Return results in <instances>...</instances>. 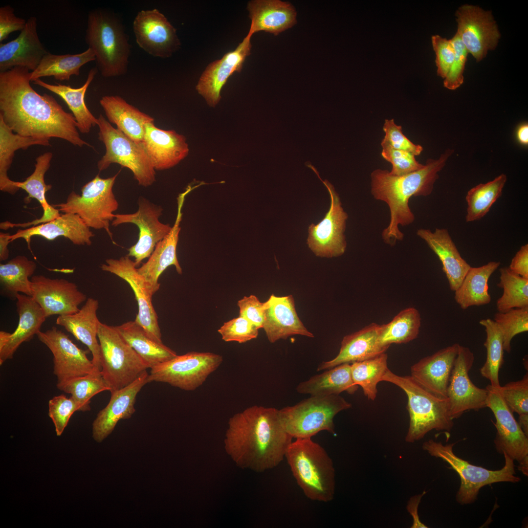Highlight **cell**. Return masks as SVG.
Segmentation results:
<instances>
[{"label": "cell", "instance_id": "cell-1", "mask_svg": "<svg viewBox=\"0 0 528 528\" xmlns=\"http://www.w3.org/2000/svg\"><path fill=\"white\" fill-rule=\"evenodd\" d=\"M30 74L21 66L0 72V116L6 125L23 136L58 138L80 147H91L81 138L72 114L51 95L33 88Z\"/></svg>", "mask_w": 528, "mask_h": 528}, {"label": "cell", "instance_id": "cell-2", "mask_svg": "<svg viewBox=\"0 0 528 528\" xmlns=\"http://www.w3.org/2000/svg\"><path fill=\"white\" fill-rule=\"evenodd\" d=\"M224 449L242 469L263 472L278 466L285 458L293 438L281 422L279 410L252 406L230 418Z\"/></svg>", "mask_w": 528, "mask_h": 528}, {"label": "cell", "instance_id": "cell-3", "mask_svg": "<svg viewBox=\"0 0 528 528\" xmlns=\"http://www.w3.org/2000/svg\"><path fill=\"white\" fill-rule=\"evenodd\" d=\"M453 150H447L437 159H429L421 169L402 176H395L380 169L371 174V193L376 200L386 202L390 212L388 226L382 233L384 241L390 245L403 239L398 228L412 223L415 216L409 206L412 197L427 196L431 194L440 172Z\"/></svg>", "mask_w": 528, "mask_h": 528}, {"label": "cell", "instance_id": "cell-4", "mask_svg": "<svg viewBox=\"0 0 528 528\" xmlns=\"http://www.w3.org/2000/svg\"><path fill=\"white\" fill-rule=\"evenodd\" d=\"M86 42L93 52L97 69L104 77L127 73L131 45L124 26L115 14L99 8L88 17Z\"/></svg>", "mask_w": 528, "mask_h": 528}, {"label": "cell", "instance_id": "cell-5", "mask_svg": "<svg viewBox=\"0 0 528 528\" xmlns=\"http://www.w3.org/2000/svg\"><path fill=\"white\" fill-rule=\"evenodd\" d=\"M297 484L309 499L327 503L334 498L335 469L325 449L311 438L296 439L285 455Z\"/></svg>", "mask_w": 528, "mask_h": 528}, {"label": "cell", "instance_id": "cell-6", "mask_svg": "<svg viewBox=\"0 0 528 528\" xmlns=\"http://www.w3.org/2000/svg\"><path fill=\"white\" fill-rule=\"evenodd\" d=\"M382 381L396 385L407 395L410 422L406 441L413 443L419 440L433 430H451L454 422L447 397L438 396L427 391L411 375H398L389 369Z\"/></svg>", "mask_w": 528, "mask_h": 528}, {"label": "cell", "instance_id": "cell-7", "mask_svg": "<svg viewBox=\"0 0 528 528\" xmlns=\"http://www.w3.org/2000/svg\"><path fill=\"white\" fill-rule=\"evenodd\" d=\"M454 443L443 444L441 442L429 440L425 441L422 449L431 456L439 458L447 462L450 468L459 475L461 484L456 496L457 502L461 505L470 504L477 499L481 488L494 483L521 481L516 476L514 460L506 453L503 454L505 463L500 470H489L473 465L455 455L453 452Z\"/></svg>", "mask_w": 528, "mask_h": 528}, {"label": "cell", "instance_id": "cell-8", "mask_svg": "<svg viewBox=\"0 0 528 528\" xmlns=\"http://www.w3.org/2000/svg\"><path fill=\"white\" fill-rule=\"evenodd\" d=\"M97 337L100 348L101 374L110 392L130 384L149 369L115 326L100 322Z\"/></svg>", "mask_w": 528, "mask_h": 528}, {"label": "cell", "instance_id": "cell-9", "mask_svg": "<svg viewBox=\"0 0 528 528\" xmlns=\"http://www.w3.org/2000/svg\"><path fill=\"white\" fill-rule=\"evenodd\" d=\"M101 178L97 175L81 188V195L72 191L65 202L51 205L64 213L78 215L89 228L104 229L114 244L110 223L114 219L118 202L113 187L118 175Z\"/></svg>", "mask_w": 528, "mask_h": 528}, {"label": "cell", "instance_id": "cell-10", "mask_svg": "<svg viewBox=\"0 0 528 528\" xmlns=\"http://www.w3.org/2000/svg\"><path fill=\"white\" fill-rule=\"evenodd\" d=\"M351 406L339 395L310 396L279 413L283 427L293 438H311L322 431L335 434L334 417Z\"/></svg>", "mask_w": 528, "mask_h": 528}, {"label": "cell", "instance_id": "cell-11", "mask_svg": "<svg viewBox=\"0 0 528 528\" xmlns=\"http://www.w3.org/2000/svg\"><path fill=\"white\" fill-rule=\"evenodd\" d=\"M97 126L98 138L106 147L105 154L97 163L99 172L117 163L130 169L139 185H152L155 181V170L142 144L113 127L101 114L97 118Z\"/></svg>", "mask_w": 528, "mask_h": 528}, {"label": "cell", "instance_id": "cell-12", "mask_svg": "<svg viewBox=\"0 0 528 528\" xmlns=\"http://www.w3.org/2000/svg\"><path fill=\"white\" fill-rule=\"evenodd\" d=\"M222 361L221 355L210 352L177 355L151 368L148 381L166 383L182 390L193 391L202 385Z\"/></svg>", "mask_w": 528, "mask_h": 528}, {"label": "cell", "instance_id": "cell-13", "mask_svg": "<svg viewBox=\"0 0 528 528\" xmlns=\"http://www.w3.org/2000/svg\"><path fill=\"white\" fill-rule=\"evenodd\" d=\"M490 384L487 390L486 407L494 414L497 433L494 443L498 452L506 453L519 463L518 469L528 475V436L515 419L513 412L504 400L500 391Z\"/></svg>", "mask_w": 528, "mask_h": 528}, {"label": "cell", "instance_id": "cell-14", "mask_svg": "<svg viewBox=\"0 0 528 528\" xmlns=\"http://www.w3.org/2000/svg\"><path fill=\"white\" fill-rule=\"evenodd\" d=\"M312 170L327 188L330 197V206L324 219L317 224L308 227L307 243L317 256L338 257L344 253L346 242L344 232L348 218L341 206L339 197L333 186L327 180H323L316 169L310 162L306 164Z\"/></svg>", "mask_w": 528, "mask_h": 528}, {"label": "cell", "instance_id": "cell-15", "mask_svg": "<svg viewBox=\"0 0 528 528\" xmlns=\"http://www.w3.org/2000/svg\"><path fill=\"white\" fill-rule=\"evenodd\" d=\"M137 211L132 214H115L111 222L113 226L126 223L135 224L139 230L137 242L130 247L128 257L134 258L137 267L143 260L149 258L157 243L163 240L171 231L172 227L168 224L161 222L159 218L162 215V208L147 199L139 198Z\"/></svg>", "mask_w": 528, "mask_h": 528}, {"label": "cell", "instance_id": "cell-16", "mask_svg": "<svg viewBox=\"0 0 528 528\" xmlns=\"http://www.w3.org/2000/svg\"><path fill=\"white\" fill-rule=\"evenodd\" d=\"M457 33L467 51L477 62L485 57L489 50L494 49L500 34L490 11L468 4L460 6L456 12Z\"/></svg>", "mask_w": 528, "mask_h": 528}, {"label": "cell", "instance_id": "cell-17", "mask_svg": "<svg viewBox=\"0 0 528 528\" xmlns=\"http://www.w3.org/2000/svg\"><path fill=\"white\" fill-rule=\"evenodd\" d=\"M474 359L469 348L460 345L447 390L453 420L466 411H477L486 407L487 389L476 386L469 376Z\"/></svg>", "mask_w": 528, "mask_h": 528}, {"label": "cell", "instance_id": "cell-18", "mask_svg": "<svg viewBox=\"0 0 528 528\" xmlns=\"http://www.w3.org/2000/svg\"><path fill=\"white\" fill-rule=\"evenodd\" d=\"M132 28L138 45L154 57H170L180 46L176 29L156 8L139 11Z\"/></svg>", "mask_w": 528, "mask_h": 528}, {"label": "cell", "instance_id": "cell-19", "mask_svg": "<svg viewBox=\"0 0 528 528\" xmlns=\"http://www.w3.org/2000/svg\"><path fill=\"white\" fill-rule=\"evenodd\" d=\"M53 354V374L57 384L70 379L87 375L97 371L88 356V351L79 348L62 330L53 326L36 334Z\"/></svg>", "mask_w": 528, "mask_h": 528}, {"label": "cell", "instance_id": "cell-20", "mask_svg": "<svg viewBox=\"0 0 528 528\" xmlns=\"http://www.w3.org/2000/svg\"><path fill=\"white\" fill-rule=\"evenodd\" d=\"M100 267L125 280L132 289L137 302L138 311L135 321L154 340L163 343L158 316L152 303L153 295L149 285L139 273L134 261L125 256L119 259H108Z\"/></svg>", "mask_w": 528, "mask_h": 528}, {"label": "cell", "instance_id": "cell-21", "mask_svg": "<svg viewBox=\"0 0 528 528\" xmlns=\"http://www.w3.org/2000/svg\"><path fill=\"white\" fill-rule=\"evenodd\" d=\"M31 297L40 305L46 318L53 315L75 313L87 299L77 286L67 280L51 279L42 275L31 278Z\"/></svg>", "mask_w": 528, "mask_h": 528}, {"label": "cell", "instance_id": "cell-22", "mask_svg": "<svg viewBox=\"0 0 528 528\" xmlns=\"http://www.w3.org/2000/svg\"><path fill=\"white\" fill-rule=\"evenodd\" d=\"M251 38L247 34L235 50L210 63L201 75L196 89L209 106L215 107L218 104L221 90L229 78L234 72L241 71L246 58L250 54Z\"/></svg>", "mask_w": 528, "mask_h": 528}, {"label": "cell", "instance_id": "cell-23", "mask_svg": "<svg viewBox=\"0 0 528 528\" xmlns=\"http://www.w3.org/2000/svg\"><path fill=\"white\" fill-rule=\"evenodd\" d=\"M198 186V185L194 187L189 185L183 193L179 195L176 218L171 231L157 243L147 262L137 268L138 272L146 281L153 294L159 289V278L168 267L174 265L177 272L182 274V268L176 256V247L181 228L179 225L182 216L181 209L186 196Z\"/></svg>", "mask_w": 528, "mask_h": 528}, {"label": "cell", "instance_id": "cell-24", "mask_svg": "<svg viewBox=\"0 0 528 528\" xmlns=\"http://www.w3.org/2000/svg\"><path fill=\"white\" fill-rule=\"evenodd\" d=\"M146 371L125 387L110 392V401L100 410L92 425L93 439L101 442L113 431L121 419L130 418L135 411L134 404L138 393L147 383Z\"/></svg>", "mask_w": 528, "mask_h": 528}, {"label": "cell", "instance_id": "cell-25", "mask_svg": "<svg viewBox=\"0 0 528 528\" xmlns=\"http://www.w3.org/2000/svg\"><path fill=\"white\" fill-rule=\"evenodd\" d=\"M16 297L18 325L12 333L0 331V365L13 358L22 343L29 341L36 335L46 318L41 307L31 296L18 293Z\"/></svg>", "mask_w": 528, "mask_h": 528}, {"label": "cell", "instance_id": "cell-26", "mask_svg": "<svg viewBox=\"0 0 528 528\" xmlns=\"http://www.w3.org/2000/svg\"><path fill=\"white\" fill-rule=\"evenodd\" d=\"M143 146L155 170H164L177 165L188 154L185 137L174 130H164L154 122L145 125Z\"/></svg>", "mask_w": 528, "mask_h": 528}, {"label": "cell", "instance_id": "cell-27", "mask_svg": "<svg viewBox=\"0 0 528 528\" xmlns=\"http://www.w3.org/2000/svg\"><path fill=\"white\" fill-rule=\"evenodd\" d=\"M35 17H30L24 28L14 40L0 44V72L16 66L33 71L47 51L40 41Z\"/></svg>", "mask_w": 528, "mask_h": 528}, {"label": "cell", "instance_id": "cell-28", "mask_svg": "<svg viewBox=\"0 0 528 528\" xmlns=\"http://www.w3.org/2000/svg\"><path fill=\"white\" fill-rule=\"evenodd\" d=\"M460 345L454 344L421 359L411 366V377L427 391L447 398V387Z\"/></svg>", "mask_w": 528, "mask_h": 528}, {"label": "cell", "instance_id": "cell-29", "mask_svg": "<svg viewBox=\"0 0 528 528\" xmlns=\"http://www.w3.org/2000/svg\"><path fill=\"white\" fill-rule=\"evenodd\" d=\"M265 302L264 329L270 343L300 335L314 337L299 318L292 295L272 294Z\"/></svg>", "mask_w": 528, "mask_h": 528}, {"label": "cell", "instance_id": "cell-30", "mask_svg": "<svg viewBox=\"0 0 528 528\" xmlns=\"http://www.w3.org/2000/svg\"><path fill=\"white\" fill-rule=\"evenodd\" d=\"M34 236H40L48 240L63 236L74 244L90 245L91 238L94 234L78 215L64 213L49 222L19 229L14 234L10 235V238L11 242L20 238L24 239L31 250V239Z\"/></svg>", "mask_w": 528, "mask_h": 528}, {"label": "cell", "instance_id": "cell-31", "mask_svg": "<svg viewBox=\"0 0 528 528\" xmlns=\"http://www.w3.org/2000/svg\"><path fill=\"white\" fill-rule=\"evenodd\" d=\"M380 325L372 323L357 331L345 336L338 354L332 359L322 362L317 371L326 370L344 363H352L371 358L384 353L389 348L379 341Z\"/></svg>", "mask_w": 528, "mask_h": 528}, {"label": "cell", "instance_id": "cell-32", "mask_svg": "<svg viewBox=\"0 0 528 528\" xmlns=\"http://www.w3.org/2000/svg\"><path fill=\"white\" fill-rule=\"evenodd\" d=\"M247 9L251 20L248 35L263 31L277 36L296 23L297 12L289 2L280 0H254Z\"/></svg>", "mask_w": 528, "mask_h": 528}, {"label": "cell", "instance_id": "cell-33", "mask_svg": "<svg viewBox=\"0 0 528 528\" xmlns=\"http://www.w3.org/2000/svg\"><path fill=\"white\" fill-rule=\"evenodd\" d=\"M417 235L438 257L450 289L456 291L471 266L461 256L448 231L444 228H436L434 232L420 229L417 231Z\"/></svg>", "mask_w": 528, "mask_h": 528}, {"label": "cell", "instance_id": "cell-34", "mask_svg": "<svg viewBox=\"0 0 528 528\" xmlns=\"http://www.w3.org/2000/svg\"><path fill=\"white\" fill-rule=\"evenodd\" d=\"M99 302L96 299L88 298L85 305L74 314L59 315L56 324L62 326L76 339L85 345L91 352L92 362L95 368L101 371L100 348L97 340L100 323L97 311Z\"/></svg>", "mask_w": 528, "mask_h": 528}, {"label": "cell", "instance_id": "cell-35", "mask_svg": "<svg viewBox=\"0 0 528 528\" xmlns=\"http://www.w3.org/2000/svg\"><path fill=\"white\" fill-rule=\"evenodd\" d=\"M100 104L110 123L116 125L117 129L135 142H142L145 125L154 122L152 117L129 104L119 96H103Z\"/></svg>", "mask_w": 528, "mask_h": 528}, {"label": "cell", "instance_id": "cell-36", "mask_svg": "<svg viewBox=\"0 0 528 528\" xmlns=\"http://www.w3.org/2000/svg\"><path fill=\"white\" fill-rule=\"evenodd\" d=\"M358 388L352 379L351 364L344 363L300 382L296 390L298 393L310 396H325L339 395L343 392L353 394Z\"/></svg>", "mask_w": 528, "mask_h": 528}, {"label": "cell", "instance_id": "cell-37", "mask_svg": "<svg viewBox=\"0 0 528 528\" xmlns=\"http://www.w3.org/2000/svg\"><path fill=\"white\" fill-rule=\"evenodd\" d=\"M97 68H92L89 71L86 81L78 88L58 84L52 85L40 79L33 81L35 85L42 87L60 96L66 103L73 115L78 130L82 133H88L90 129L97 125V118L86 106L85 94L90 84L97 72Z\"/></svg>", "mask_w": 528, "mask_h": 528}, {"label": "cell", "instance_id": "cell-38", "mask_svg": "<svg viewBox=\"0 0 528 528\" xmlns=\"http://www.w3.org/2000/svg\"><path fill=\"white\" fill-rule=\"evenodd\" d=\"M500 262L492 261L479 267H470L461 285L455 291L454 299L462 309L472 306L487 305L491 298L488 280Z\"/></svg>", "mask_w": 528, "mask_h": 528}, {"label": "cell", "instance_id": "cell-39", "mask_svg": "<svg viewBox=\"0 0 528 528\" xmlns=\"http://www.w3.org/2000/svg\"><path fill=\"white\" fill-rule=\"evenodd\" d=\"M123 338L147 364L149 368L177 355L176 352L152 338L135 321L115 326Z\"/></svg>", "mask_w": 528, "mask_h": 528}, {"label": "cell", "instance_id": "cell-40", "mask_svg": "<svg viewBox=\"0 0 528 528\" xmlns=\"http://www.w3.org/2000/svg\"><path fill=\"white\" fill-rule=\"evenodd\" d=\"M48 138L27 137L14 133L0 116V190L14 195L20 189L15 181L8 176L7 172L12 163L15 152L19 149L26 150L33 145H50Z\"/></svg>", "mask_w": 528, "mask_h": 528}, {"label": "cell", "instance_id": "cell-41", "mask_svg": "<svg viewBox=\"0 0 528 528\" xmlns=\"http://www.w3.org/2000/svg\"><path fill=\"white\" fill-rule=\"evenodd\" d=\"M95 60V55L89 48L76 54L55 55L48 52L31 72L30 80L33 82L41 77L53 76L57 80L69 81L71 76L79 75L83 66Z\"/></svg>", "mask_w": 528, "mask_h": 528}, {"label": "cell", "instance_id": "cell-42", "mask_svg": "<svg viewBox=\"0 0 528 528\" xmlns=\"http://www.w3.org/2000/svg\"><path fill=\"white\" fill-rule=\"evenodd\" d=\"M36 263L24 256H17L5 264H0V293L12 300L22 293L32 296L29 277L34 273Z\"/></svg>", "mask_w": 528, "mask_h": 528}, {"label": "cell", "instance_id": "cell-43", "mask_svg": "<svg viewBox=\"0 0 528 528\" xmlns=\"http://www.w3.org/2000/svg\"><path fill=\"white\" fill-rule=\"evenodd\" d=\"M420 324V313L416 308L404 309L388 323L380 325L379 342L382 346L389 348L392 344L412 341L418 337Z\"/></svg>", "mask_w": 528, "mask_h": 528}, {"label": "cell", "instance_id": "cell-44", "mask_svg": "<svg viewBox=\"0 0 528 528\" xmlns=\"http://www.w3.org/2000/svg\"><path fill=\"white\" fill-rule=\"evenodd\" d=\"M479 323L485 329L486 339L484 346L486 350V360L480 369V373L483 377L489 380L490 385L498 388L501 386L499 371L504 363L503 334L492 319H483Z\"/></svg>", "mask_w": 528, "mask_h": 528}, {"label": "cell", "instance_id": "cell-45", "mask_svg": "<svg viewBox=\"0 0 528 528\" xmlns=\"http://www.w3.org/2000/svg\"><path fill=\"white\" fill-rule=\"evenodd\" d=\"M506 180V176L502 174L493 180L479 184L468 191L465 197L467 205L466 222L479 220L489 212L501 196Z\"/></svg>", "mask_w": 528, "mask_h": 528}, {"label": "cell", "instance_id": "cell-46", "mask_svg": "<svg viewBox=\"0 0 528 528\" xmlns=\"http://www.w3.org/2000/svg\"><path fill=\"white\" fill-rule=\"evenodd\" d=\"M52 157L51 152H46L38 156L33 173L23 181H15V185L26 192L28 194L26 200L34 198L38 201L43 209L44 214L57 218L60 215L59 210L50 205L45 197L46 192L52 188L51 185L45 183L44 176L50 166Z\"/></svg>", "mask_w": 528, "mask_h": 528}, {"label": "cell", "instance_id": "cell-47", "mask_svg": "<svg viewBox=\"0 0 528 528\" xmlns=\"http://www.w3.org/2000/svg\"><path fill=\"white\" fill-rule=\"evenodd\" d=\"M388 355L384 352L376 356L351 364L354 383L360 386L368 399L374 400L377 394V386L388 369Z\"/></svg>", "mask_w": 528, "mask_h": 528}, {"label": "cell", "instance_id": "cell-48", "mask_svg": "<svg viewBox=\"0 0 528 528\" xmlns=\"http://www.w3.org/2000/svg\"><path fill=\"white\" fill-rule=\"evenodd\" d=\"M500 272L497 286L503 289V293L497 301L498 312L528 307V279L515 274L508 267L501 268Z\"/></svg>", "mask_w": 528, "mask_h": 528}, {"label": "cell", "instance_id": "cell-49", "mask_svg": "<svg viewBox=\"0 0 528 528\" xmlns=\"http://www.w3.org/2000/svg\"><path fill=\"white\" fill-rule=\"evenodd\" d=\"M56 386L60 390L71 395L81 412L90 410V399L95 395L109 391L101 371L70 379Z\"/></svg>", "mask_w": 528, "mask_h": 528}, {"label": "cell", "instance_id": "cell-50", "mask_svg": "<svg viewBox=\"0 0 528 528\" xmlns=\"http://www.w3.org/2000/svg\"><path fill=\"white\" fill-rule=\"evenodd\" d=\"M494 322L499 327L504 339V351L511 352V342L517 334L528 331V307L514 308L494 315Z\"/></svg>", "mask_w": 528, "mask_h": 528}, {"label": "cell", "instance_id": "cell-51", "mask_svg": "<svg viewBox=\"0 0 528 528\" xmlns=\"http://www.w3.org/2000/svg\"><path fill=\"white\" fill-rule=\"evenodd\" d=\"M501 394L510 410L519 417L528 416V374L517 381L500 386Z\"/></svg>", "mask_w": 528, "mask_h": 528}, {"label": "cell", "instance_id": "cell-52", "mask_svg": "<svg viewBox=\"0 0 528 528\" xmlns=\"http://www.w3.org/2000/svg\"><path fill=\"white\" fill-rule=\"evenodd\" d=\"M76 411H80L78 403L71 397L56 396L48 401V416L53 421L57 436H60L69 420Z\"/></svg>", "mask_w": 528, "mask_h": 528}, {"label": "cell", "instance_id": "cell-53", "mask_svg": "<svg viewBox=\"0 0 528 528\" xmlns=\"http://www.w3.org/2000/svg\"><path fill=\"white\" fill-rule=\"evenodd\" d=\"M259 330L254 324L239 315L225 322L218 331L225 342L243 343L257 338Z\"/></svg>", "mask_w": 528, "mask_h": 528}, {"label": "cell", "instance_id": "cell-54", "mask_svg": "<svg viewBox=\"0 0 528 528\" xmlns=\"http://www.w3.org/2000/svg\"><path fill=\"white\" fill-rule=\"evenodd\" d=\"M382 157L392 164L390 173L395 176H402L415 171L423 167L424 165L419 163L413 154L391 148L389 146L382 147Z\"/></svg>", "mask_w": 528, "mask_h": 528}, {"label": "cell", "instance_id": "cell-55", "mask_svg": "<svg viewBox=\"0 0 528 528\" xmlns=\"http://www.w3.org/2000/svg\"><path fill=\"white\" fill-rule=\"evenodd\" d=\"M383 130L385 133L381 141V147L389 146L398 150L410 152L415 156L420 154L422 147L410 141L403 133L402 127L396 124L394 119H385Z\"/></svg>", "mask_w": 528, "mask_h": 528}, {"label": "cell", "instance_id": "cell-56", "mask_svg": "<svg viewBox=\"0 0 528 528\" xmlns=\"http://www.w3.org/2000/svg\"><path fill=\"white\" fill-rule=\"evenodd\" d=\"M450 40L455 49V55L450 70L443 81V86L448 89L455 90L463 83V73L468 53L457 33Z\"/></svg>", "mask_w": 528, "mask_h": 528}, {"label": "cell", "instance_id": "cell-57", "mask_svg": "<svg viewBox=\"0 0 528 528\" xmlns=\"http://www.w3.org/2000/svg\"><path fill=\"white\" fill-rule=\"evenodd\" d=\"M431 41L436 54L437 74L444 79L454 60L455 51L453 44L451 40H447L438 35L432 36Z\"/></svg>", "mask_w": 528, "mask_h": 528}, {"label": "cell", "instance_id": "cell-58", "mask_svg": "<svg viewBox=\"0 0 528 528\" xmlns=\"http://www.w3.org/2000/svg\"><path fill=\"white\" fill-rule=\"evenodd\" d=\"M239 315L247 319L259 329L263 328L264 320L265 302H261L254 295L244 296L238 301Z\"/></svg>", "mask_w": 528, "mask_h": 528}, {"label": "cell", "instance_id": "cell-59", "mask_svg": "<svg viewBox=\"0 0 528 528\" xmlns=\"http://www.w3.org/2000/svg\"><path fill=\"white\" fill-rule=\"evenodd\" d=\"M26 21L16 16L14 9L10 5L0 8V43L6 39L11 33L21 31L25 27Z\"/></svg>", "mask_w": 528, "mask_h": 528}, {"label": "cell", "instance_id": "cell-60", "mask_svg": "<svg viewBox=\"0 0 528 528\" xmlns=\"http://www.w3.org/2000/svg\"><path fill=\"white\" fill-rule=\"evenodd\" d=\"M508 268L513 273L528 279V244L521 247L512 258Z\"/></svg>", "mask_w": 528, "mask_h": 528}, {"label": "cell", "instance_id": "cell-61", "mask_svg": "<svg viewBox=\"0 0 528 528\" xmlns=\"http://www.w3.org/2000/svg\"><path fill=\"white\" fill-rule=\"evenodd\" d=\"M425 493L426 492L424 491L421 494L412 497L407 504V510L413 518V523L411 527L412 528H428L427 526L425 525L420 521L418 513V505L421 501L422 497Z\"/></svg>", "mask_w": 528, "mask_h": 528}, {"label": "cell", "instance_id": "cell-62", "mask_svg": "<svg viewBox=\"0 0 528 528\" xmlns=\"http://www.w3.org/2000/svg\"><path fill=\"white\" fill-rule=\"evenodd\" d=\"M10 234L9 233H0V261H3L9 257L8 244L11 242Z\"/></svg>", "mask_w": 528, "mask_h": 528}, {"label": "cell", "instance_id": "cell-63", "mask_svg": "<svg viewBox=\"0 0 528 528\" xmlns=\"http://www.w3.org/2000/svg\"><path fill=\"white\" fill-rule=\"evenodd\" d=\"M516 136L518 142L522 145L528 144V124H521L516 130Z\"/></svg>", "mask_w": 528, "mask_h": 528}]
</instances>
